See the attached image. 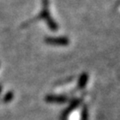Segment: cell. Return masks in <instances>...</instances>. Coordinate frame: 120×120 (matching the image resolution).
I'll return each instance as SVG.
<instances>
[{
	"instance_id": "obj_3",
	"label": "cell",
	"mask_w": 120,
	"mask_h": 120,
	"mask_svg": "<svg viewBox=\"0 0 120 120\" xmlns=\"http://www.w3.org/2000/svg\"><path fill=\"white\" fill-rule=\"evenodd\" d=\"M69 99L68 96H64V95H46L45 101L48 103H65L69 101Z\"/></svg>"
},
{
	"instance_id": "obj_4",
	"label": "cell",
	"mask_w": 120,
	"mask_h": 120,
	"mask_svg": "<svg viewBox=\"0 0 120 120\" xmlns=\"http://www.w3.org/2000/svg\"><path fill=\"white\" fill-rule=\"evenodd\" d=\"M80 102H81V100H80V99H76V100H74L72 102L70 103V105H69V107L67 108L64 111H63V113L61 114V117H60V119L61 120L67 119L68 115L72 112V110L74 109H76L77 107H78V105L80 104Z\"/></svg>"
},
{
	"instance_id": "obj_1",
	"label": "cell",
	"mask_w": 120,
	"mask_h": 120,
	"mask_svg": "<svg viewBox=\"0 0 120 120\" xmlns=\"http://www.w3.org/2000/svg\"><path fill=\"white\" fill-rule=\"evenodd\" d=\"M38 20H45V22L47 23V26L49 27V29L52 30V31H56L59 29L58 24L51 17V14H50V12H49V1L48 0H43V7H42L41 13H39L36 18L31 19V20L28 21L27 22H25L22 25V27H26V26L30 25V23H33V22H37Z\"/></svg>"
},
{
	"instance_id": "obj_7",
	"label": "cell",
	"mask_w": 120,
	"mask_h": 120,
	"mask_svg": "<svg viewBox=\"0 0 120 120\" xmlns=\"http://www.w3.org/2000/svg\"><path fill=\"white\" fill-rule=\"evenodd\" d=\"M81 120H88V110L86 106H84V109L82 110Z\"/></svg>"
},
{
	"instance_id": "obj_8",
	"label": "cell",
	"mask_w": 120,
	"mask_h": 120,
	"mask_svg": "<svg viewBox=\"0 0 120 120\" xmlns=\"http://www.w3.org/2000/svg\"><path fill=\"white\" fill-rule=\"evenodd\" d=\"M1 91H2V86L0 85V94H1Z\"/></svg>"
},
{
	"instance_id": "obj_6",
	"label": "cell",
	"mask_w": 120,
	"mask_h": 120,
	"mask_svg": "<svg viewBox=\"0 0 120 120\" xmlns=\"http://www.w3.org/2000/svg\"><path fill=\"white\" fill-rule=\"evenodd\" d=\"M13 97H14V95H13V92H8L6 94L4 95V98H3V102H4V103L10 102V101H11L13 99Z\"/></svg>"
},
{
	"instance_id": "obj_5",
	"label": "cell",
	"mask_w": 120,
	"mask_h": 120,
	"mask_svg": "<svg viewBox=\"0 0 120 120\" xmlns=\"http://www.w3.org/2000/svg\"><path fill=\"white\" fill-rule=\"evenodd\" d=\"M88 80V75L87 73H83L80 77H79V80H78V84H77V88L78 90H82L85 88L86 83Z\"/></svg>"
},
{
	"instance_id": "obj_2",
	"label": "cell",
	"mask_w": 120,
	"mask_h": 120,
	"mask_svg": "<svg viewBox=\"0 0 120 120\" xmlns=\"http://www.w3.org/2000/svg\"><path fill=\"white\" fill-rule=\"evenodd\" d=\"M45 42L48 45H68L69 44V39L66 37H58V38H45Z\"/></svg>"
}]
</instances>
